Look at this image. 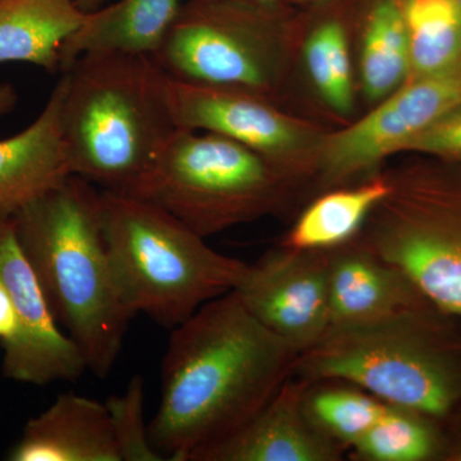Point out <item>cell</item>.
<instances>
[{"mask_svg":"<svg viewBox=\"0 0 461 461\" xmlns=\"http://www.w3.org/2000/svg\"><path fill=\"white\" fill-rule=\"evenodd\" d=\"M297 357L235 290L206 303L172 330L151 444L166 460L199 461L271 402Z\"/></svg>","mask_w":461,"mask_h":461,"instance_id":"6da1fadb","label":"cell"},{"mask_svg":"<svg viewBox=\"0 0 461 461\" xmlns=\"http://www.w3.org/2000/svg\"><path fill=\"white\" fill-rule=\"evenodd\" d=\"M11 220L51 313L80 348L87 369L107 377L135 315L105 244L100 189L71 175Z\"/></svg>","mask_w":461,"mask_h":461,"instance_id":"7a4b0ae2","label":"cell"},{"mask_svg":"<svg viewBox=\"0 0 461 461\" xmlns=\"http://www.w3.org/2000/svg\"><path fill=\"white\" fill-rule=\"evenodd\" d=\"M62 74L60 122L72 175L133 195L180 129L168 76L153 57L127 54L84 56Z\"/></svg>","mask_w":461,"mask_h":461,"instance_id":"3957f363","label":"cell"},{"mask_svg":"<svg viewBox=\"0 0 461 461\" xmlns=\"http://www.w3.org/2000/svg\"><path fill=\"white\" fill-rule=\"evenodd\" d=\"M100 205L115 278L133 315L173 330L235 290L247 272L248 263L208 247L154 203L100 190Z\"/></svg>","mask_w":461,"mask_h":461,"instance_id":"277c9868","label":"cell"},{"mask_svg":"<svg viewBox=\"0 0 461 461\" xmlns=\"http://www.w3.org/2000/svg\"><path fill=\"white\" fill-rule=\"evenodd\" d=\"M297 16L291 5L189 0L153 58L172 80L244 91L293 111Z\"/></svg>","mask_w":461,"mask_h":461,"instance_id":"5b68a950","label":"cell"},{"mask_svg":"<svg viewBox=\"0 0 461 461\" xmlns=\"http://www.w3.org/2000/svg\"><path fill=\"white\" fill-rule=\"evenodd\" d=\"M433 323L424 308L330 327L299 355L294 375L309 384H351L388 405L445 417L459 402L461 368L453 346Z\"/></svg>","mask_w":461,"mask_h":461,"instance_id":"8992f818","label":"cell"},{"mask_svg":"<svg viewBox=\"0 0 461 461\" xmlns=\"http://www.w3.org/2000/svg\"><path fill=\"white\" fill-rule=\"evenodd\" d=\"M302 186L238 141L178 129L132 196L160 206L206 239L282 213Z\"/></svg>","mask_w":461,"mask_h":461,"instance_id":"52a82bcc","label":"cell"},{"mask_svg":"<svg viewBox=\"0 0 461 461\" xmlns=\"http://www.w3.org/2000/svg\"><path fill=\"white\" fill-rule=\"evenodd\" d=\"M390 194L362 236L442 313L461 318V175L430 166L390 169Z\"/></svg>","mask_w":461,"mask_h":461,"instance_id":"ba28073f","label":"cell"},{"mask_svg":"<svg viewBox=\"0 0 461 461\" xmlns=\"http://www.w3.org/2000/svg\"><path fill=\"white\" fill-rule=\"evenodd\" d=\"M461 103V66L411 77L351 122L324 136L314 184L321 191L344 186L382 171L390 158Z\"/></svg>","mask_w":461,"mask_h":461,"instance_id":"9c48e42d","label":"cell"},{"mask_svg":"<svg viewBox=\"0 0 461 461\" xmlns=\"http://www.w3.org/2000/svg\"><path fill=\"white\" fill-rule=\"evenodd\" d=\"M180 129L218 133L257 151L304 185L313 181L327 124L254 94L168 80Z\"/></svg>","mask_w":461,"mask_h":461,"instance_id":"30bf717a","label":"cell"},{"mask_svg":"<svg viewBox=\"0 0 461 461\" xmlns=\"http://www.w3.org/2000/svg\"><path fill=\"white\" fill-rule=\"evenodd\" d=\"M330 250L280 247L249 264L236 293L254 317L304 353L330 329Z\"/></svg>","mask_w":461,"mask_h":461,"instance_id":"8fae6325","label":"cell"},{"mask_svg":"<svg viewBox=\"0 0 461 461\" xmlns=\"http://www.w3.org/2000/svg\"><path fill=\"white\" fill-rule=\"evenodd\" d=\"M0 280L17 315L16 336L3 348V375L33 386L80 378L86 360L74 339L58 329L38 277L18 245L12 220H0Z\"/></svg>","mask_w":461,"mask_h":461,"instance_id":"7c38bea8","label":"cell"},{"mask_svg":"<svg viewBox=\"0 0 461 461\" xmlns=\"http://www.w3.org/2000/svg\"><path fill=\"white\" fill-rule=\"evenodd\" d=\"M354 14L355 0H323L302 5L297 16L296 84L333 127L359 115Z\"/></svg>","mask_w":461,"mask_h":461,"instance_id":"4fadbf2b","label":"cell"},{"mask_svg":"<svg viewBox=\"0 0 461 461\" xmlns=\"http://www.w3.org/2000/svg\"><path fill=\"white\" fill-rule=\"evenodd\" d=\"M309 384L290 378L241 429L209 448L199 461H333L339 444L321 432L305 406Z\"/></svg>","mask_w":461,"mask_h":461,"instance_id":"5bb4252c","label":"cell"},{"mask_svg":"<svg viewBox=\"0 0 461 461\" xmlns=\"http://www.w3.org/2000/svg\"><path fill=\"white\" fill-rule=\"evenodd\" d=\"M427 305L411 278L375 253L362 233L330 249V327L371 323Z\"/></svg>","mask_w":461,"mask_h":461,"instance_id":"9a60e30c","label":"cell"},{"mask_svg":"<svg viewBox=\"0 0 461 461\" xmlns=\"http://www.w3.org/2000/svg\"><path fill=\"white\" fill-rule=\"evenodd\" d=\"M66 87L62 74L36 120L0 140V220H11L72 175L60 122Z\"/></svg>","mask_w":461,"mask_h":461,"instance_id":"2e32d148","label":"cell"},{"mask_svg":"<svg viewBox=\"0 0 461 461\" xmlns=\"http://www.w3.org/2000/svg\"><path fill=\"white\" fill-rule=\"evenodd\" d=\"M9 461H121L105 403L60 393L32 418Z\"/></svg>","mask_w":461,"mask_h":461,"instance_id":"e0dca14e","label":"cell"},{"mask_svg":"<svg viewBox=\"0 0 461 461\" xmlns=\"http://www.w3.org/2000/svg\"><path fill=\"white\" fill-rule=\"evenodd\" d=\"M182 5V0H118L87 14L63 45L60 74L90 54L156 56Z\"/></svg>","mask_w":461,"mask_h":461,"instance_id":"ac0fdd59","label":"cell"},{"mask_svg":"<svg viewBox=\"0 0 461 461\" xmlns=\"http://www.w3.org/2000/svg\"><path fill=\"white\" fill-rule=\"evenodd\" d=\"M354 57L366 109L411 78L408 33L397 0H355Z\"/></svg>","mask_w":461,"mask_h":461,"instance_id":"d6986e66","label":"cell"},{"mask_svg":"<svg viewBox=\"0 0 461 461\" xmlns=\"http://www.w3.org/2000/svg\"><path fill=\"white\" fill-rule=\"evenodd\" d=\"M77 0H0V63L60 72V51L84 23Z\"/></svg>","mask_w":461,"mask_h":461,"instance_id":"ffe728a7","label":"cell"},{"mask_svg":"<svg viewBox=\"0 0 461 461\" xmlns=\"http://www.w3.org/2000/svg\"><path fill=\"white\" fill-rule=\"evenodd\" d=\"M390 191V176L384 169L353 184L321 191L296 218L281 245L297 250H330L348 244L363 232Z\"/></svg>","mask_w":461,"mask_h":461,"instance_id":"44dd1931","label":"cell"},{"mask_svg":"<svg viewBox=\"0 0 461 461\" xmlns=\"http://www.w3.org/2000/svg\"><path fill=\"white\" fill-rule=\"evenodd\" d=\"M409 51L411 77L461 66V0H397Z\"/></svg>","mask_w":461,"mask_h":461,"instance_id":"7402d4cb","label":"cell"},{"mask_svg":"<svg viewBox=\"0 0 461 461\" xmlns=\"http://www.w3.org/2000/svg\"><path fill=\"white\" fill-rule=\"evenodd\" d=\"M306 411L315 426L338 444L353 446L386 412L388 403L362 388L330 386L306 393Z\"/></svg>","mask_w":461,"mask_h":461,"instance_id":"603a6c76","label":"cell"},{"mask_svg":"<svg viewBox=\"0 0 461 461\" xmlns=\"http://www.w3.org/2000/svg\"><path fill=\"white\" fill-rule=\"evenodd\" d=\"M351 447L366 460L423 461L435 454L437 444L424 415L390 405L377 423Z\"/></svg>","mask_w":461,"mask_h":461,"instance_id":"cb8c5ba5","label":"cell"},{"mask_svg":"<svg viewBox=\"0 0 461 461\" xmlns=\"http://www.w3.org/2000/svg\"><path fill=\"white\" fill-rule=\"evenodd\" d=\"M104 403L121 461L166 460L149 437V423H145V381L142 375H133L123 393L109 396Z\"/></svg>","mask_w":461,"mask_h":461,"instance_id":"d4e9b609","label":"cell"},{"mask_svg":"<svg viewBox=\"0 0 461 461\" xmlns=\"http://www.w3.org/2000/svg\"><path fill=\"white\" fill-rule=\"evenodd\" d=\"M408 153L461 163V103L412 139L403 149Z\"/></svg>","mask_w":461,"mask_h":461,"instance_id":"484cf974","label":"cell"},{"mask_svg":"<svg viewBox=\"0 0 461 461\" xmlns=\"http://www.w3.org/2000/svg\"><path fill=\"white\" fill-rule=\"evenodd\" d=\"M17 332V315L8 288L0 280V344L7 346Z\"/></svg>","mask_w":461,"mask_h":461,"instance_id":"4316f807","label":"cell"},{"mask_svg":"<svg viewBox=\"0 0 461 461\" xmlns=\"http://www.w3.org/2000/svg\"><path fill=\"white\" fill-rule=\"evenodd\" d=\"M18 94L11 84H0V118L16 108Z\"/></svg>","mask_w":461,"mask_h":461,"instance_id":"83f0119b","label":"cell"},{"mask_svg":"<svg viewBox=\"0 0 461 461\" xmlns=\"http://www.w3.org/2000/svg\"><path fill=\"white\" fill-rule=\"evenodd\" d=\"M107 0H77L78 7L83 9L85 14L98 11L103 5H105Z\"/></svg>","mask_w":461,"mask_h":461,"instance_id":"f1b7e54d","label":"cell"},{"mask_svg":"<svg viewBox=\"0 0 461 461\" xmlns=\"http://www.w3.org/2000/svg\"><path fill=\"white\" fill-rule=\"evenodd\" d=\"M288 5H296V7H302V5H313V3L323 2V0H286Z\"/></svg>","mask_w":461,"mask_h":461,"instance_id":"f546056e","label":"cell"},{"mask_svg":"<svg viewBox=\"0 0 461 461\" xmlns=\"http://www.w3.org/2000/svg\"><path fill=\"white\" fill-rule=\"evenodd\" d=\"M244 2L262 3V5H288L286 0H244Z\"/></svg>","mask_w":461,"mask_h":461,"instance_id":"4dcf8cb0","label":"cell"},{"mask_svg":"<svg viewBox=\"0 0 461 461\" xmlns=\"http://www.w3.org/2000/svg\"><path fill=\"white\" fill-rule=\"evenodd\" d=\"M457 459L461 460V453L459 454V457H457Z\"/></svg>","mask_w":461,"mask_h":461,"instance_id":"1f68e13d","label":"cell"}]
</instances>
